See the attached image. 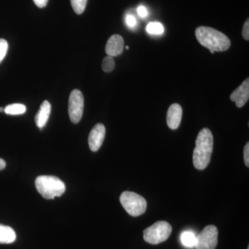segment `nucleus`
<instances>
[{"mask_svg": "<svg viewBox=\"0 0 249 249\" xmlns=\"http://www.w3.org/2000/svg\"><path fill=\"white\" fill-rule=\"evenodd\" d=\"M124 40L120 35H113L109 37L106 47V52L111 57L118 56L124 52Z\"/></svg>", "mask_w": 249, "mask_h": 249, "instance_id": "nucleus-10", "label": "nucleus"}, {"mask_svg": "<svg viewBox=\"0 0 249 249\" xmlns=\"http://www.w3.org/2000/svg\"><path fill=\"white\" fill-rule=\"evenodd\" d=\"M106 129L104 124H96L91 129L88 139L90 150L93 152H96L99 150L102 145L106 137Z\"/></svg>", "mask_w": 249, "mask_h": 249, "instance_id": "nucleus-8", "label": "nucleus"}, {"mask_svg": "<svg viewBox=\"0 0 249 249\" xmlns=\"http://www.w3.org/2000/svg\"><path fill=\"white\" fill-rule=\"evenodd\" d=\"M182 107L178 103L171 105L167 113V124L172 129H178L182 118Z\"/></svg>", "mask_w": 249, "mask_h": 249, "instance_id": "nucleus-11", "label": "nucleus"}, {"mask_svg": "<svg viewBox=\"0 0 249 249\" xmlns=\"http://www.w3.org/2000/svg\"><path fill=\"white\" fill-rule=\"evenodd\" d=\"M129 49V47L128 46H127V47H126V49Z\"/></svg>", "mask_w": 249, "mask_h": 249, "instance_id": "nucleus-27", "label": "nucleus"}, {"mask_svg": "<svg viewBox=\"0 0 249 249\" xmlns=\"http://www.w3.org/2000/svg\"><path fill=\"white\" fill-rule=\"evenodd\" d=\"M137 12H138V14L140 17L145 18L147 16V10L145 6H139L138 9H137Z\"/></svg>", "mask_w": 249, "mask_h": 249, "instance_id": "nucleus-23", "label": "nucleus"}, {"mask_svg": "<svg viewBox=\"0 0 249 249\" xmlns=\"http://www.w3.org/2000/svg\"><path fill=\"white\" fill-rule=\"evenodd\" d=\"M121 204L132 217H138L145 213L147 201L145 198L133 192L125 191L120 196Z\"/></svg>", "mask_w": 249, "mask_h": 249, "instance_id": "nucleus-4", "label": "nucleus"}, {"mask_svg": "<svg viewBox=\"0 0 249 249\" xmlns=\"http://www.w3.org/2000/svg\"><path fill=\"white\" fill-rule=\"evenodd\" d=\"M84 110V97L78 89H74L70 93L69 100V114L73 124H78L83 117Z\"/></svg>", "mask_w": 249, "mask_h": 249, "instance_id": "nucleus-6", "label": "nucleus"}, {"mask_svg": "<svg viewBox=\"0 0 249 249\" xmlns=\"http://www.w3.org/2000/svg\"><path fill=\"white\" fill-rule=\"evenodd\" d=\"M232 102H235L237 107L245 106L249 99V78H247L243 83L232 91L230 96Z\"/></svg>", "mask_w": 249, "mask_h": 249, "instance_id": "nucleus-9", "label": "nucleus"}, {"mask_svg": "<svg viewBox=\"0 0 249 249\" xmlns=\"http://www.w3.org/2000/svg\"><path fill=\"white\" fill-rule=\"evenodd\" d=\"M218 243V230L213 225L207 226L196 236V249H215Z\"/></svg>", "mask_w": 249, "mask_h": 249, "instance_id": "nucleus-7", "label": "nucleus"}, {"mask_svg": "<svg viewBox=\"0 0 249 249\" xmlns=\"http://www.w3.org/2000/svg\"><path fill=\"white\" fill-rule=\"evenodd\" d=\"M37 191L45 199H53L62 196L66 190L65 183L54 176H39L36 179Z\"/></svg>", "mask_w": 249, "mask_h": 249, "instance_id": "nucleus-3", "label": "nucleus"}, {"mask_svg": "<svg viewBox=\"0 0 249 249\" xmlns=\"http://www.w3.org/2000/svg\"><path fill=\"white\" fill-rule=\"evenodd\" d=\"M242 36L245 40L248 41L249 40V19L245 22L242 29Z\"/></svg>", "mask_w": 249, "mask_h": 249, "instance_id": "nucleus-20", "label": "nucleus"}, {"mask_svg": "<svg viewBox=\"0 0 249 249\" xmlns=\"http://www.w3.org/2000/svg\"><path fill=\"white\" fill-rule=\"evenodd\" d=\"M115 67V62H114L113 57L107 55L106 58H104L102 62V69L103 71L108 73L112 71Z\"/></svg>", "mask_w": 249, "mask_h": 249, "instance_id": "nucleus-18", "label": "nucleus"}, {"mask_svg": "<svg viewBox=\"0 0 249 249\" xmlns=\"http://www.w3.org/2000/svg\"><path fill=\"white\" fill-rule=\"evenodd\" d=\"M4 108L0 107V111H4Z\"/></svg>", "mask_w": 249, "mask_h": 249, "instance_id": "nucleus-26", "label": "nucleus"}, {"mask_svg": "<svg viewBox=\"0 0 249 249\" xmlns=\"http://www.w3.org/2000/svg\"><path fill=\"white\" fill-rule=\"evenodd\" d=\"M244 160H245V165L249 167V142H247L245 148H244Z\"/></svg>", "mask_w": 249, "mask_h": 249, "instance_id": "nucleus-22", "label": "nucleus"}, {"mask_svg": "<svg viewBox=\"0 0 249 249\" xmlns=\"http://www.w3.org/2000/svg\"><path fill=\"white\" fill-rule=\"evenodd\" d=\"M88 0H71V4L73 11L76 14L80 15L84 12Z\"/></svg>", "mask_w": 249, "mask_h": 249, "instance_id": "nucleus-17", "label": "nucleus"}, {"mask_svg": "<svg viewBox=\"0 0 249 249\" xmlns=\"http://www.w3.org/2000/svg\"><path fill=\"white\" fill-rule=\"evenodd\" d=\"M146 31L152 35H160L164 32V27L160 22H150L147 25Z\"/></svg>", "mask_w": 249, "mask_h": 249, "instance_id": "nucleus-16", "label": "nucleus"}, {"mask_svg": "<svg viewBox=\"0 0 249 249\" xmlns=\"http://www.w3.org/2000/svg\"><path fill=\"white\" fill-rule=\"evenodd\" d=\"M126 23L129 27H135L137 24V19L132 15H127L125 18Z\"/></svg>", "mask_w": 249, "mask_h": 249, "instance_id": "nucleus-21", "label": "nucleus"}, {"mask_svg": "<svg viewBox=\"0 0 249 249\" xmlns=\"http://www.w3.org/2000/svg\"><path fill=\"white\" fill-rule=\"evenodd\" d=\"M6 163L4 160L0 158V170L4 169L6 168Z\"/></svg>", "mask_w": 249, "mask_h": 249, "instance_id": "nucleus-25", "label": "nucleus"}, {"mask_svg": "<svg viewBox=\"0 0 249 249\" xmlns=\"http://www.w3.org/2000/svg\"><path fill=\"white\" fill-rule=\"evenodd\" d=\"M193 151V164L197 170H204L209 165L213 150V136L209 128L201 129L196 142Z\"/></svg>", "mask_w": 249, "mask_h": 249, "instance_id": "nucleus-1", "label": "nucleus"}, {"mask_svg": "<svg viewBox=\"0 0 249 249\" xmlns=\"http://www.w3.org/2000/svg\"><path fill=\"white\" fill-rule=\"evenodd\" d=\"M52 111V106L49 101H45L41 104L38 112L36 114L35 122L36 125L40 129L43 128L47 124Z\"/></svg>", "mask_w": 249, "mask_h": 249, "instance_id": "nucleus-12", "label": "nucleus"}, {"mask_svg": "<svg viewBox=\"0 0 249 249\" xmlns=\"http://www.w3.org/2000/svg\"><path fill=\"white\" fill-rule=\"evenodd\" d=\"M196 40L203 47L213 52H225L231 47V40L225 34L209 27H199L196 30Z\"/></svg>", "mask_w": 249, "mask_h": 249, "instance_id": "nucleus-2", "label": "nucleus"}, {"mask_svg": "<svg viewBox=\"0 0 249 249\" xmlns=\"http://www.w3.org/2000/svg\"><path fill=\"white\" fill-rule=\"evenodd\" d=\"M249 249V247H248V249Z\"/></svg>", "mask_w": 249, "mask_h": 249, "instance_id": "nucleus-28", "label": "nucleus"}, {"mask_svg": "<svg viewBox=\"0 0 249 249\" xmlns=\"http://www.w3.org/2000/svg\"><path fill=\"white\" fill-rule=\"evenodd\" d=\"M172 231L173 228L169 223L160 221L143 231V239L147 243L159 245L169 238Z\"/></svg>", "mask_w": 249, "mask_h": 249, "instance_id": "nucleus-5", "label": "nucleus"}, {"mask_svg": "<svg viewBox=\"0 0 249 249\" xmlns=\"http://www.w3.org/2000/svg\"><path fill=\"white\" fill-rule=\"evenodd\" d=\"M35 3L36 6L39 8H44L47 6L49 0H33Z\"/></svg>", "mask_w": 249, "mask_h": 249, "instance_id": "nucleus-24", "label": "nucleus"}, {"mask_svg": "<svg viewBox=\"0 0 249 249\" xmlns=\"http://www.w3.org/2000/svg\"><path fill=\"white\" fill-rule=\"evenodd\" d=\"M8 48H9V45L7 41L4 39H0V63L6 56Z\"/></svg>", "mask_w": 249, "mask_h": 249, "instance_id": "nucleus-19", "label": "nucleus"}, {"mask_svg": "<svg viewBox=\"0 0 249 249\" xmlns=\"http://www.w3.org/2000/svg\"><path fill=\"white\" fill-rule=\"evenodd\" d=\"M26 110H27L26 106L23 104H19V103L9 105L4 109V112L9 115H20V114H24Z\"/></svg>", "mask_w": 249, "mask_h": 249, "instance_id": "nucleus-14", "label": "nucleus"}, {"mask_svg": "<svg viewBox=\"0 0 249 249\" xmlns=\"http://www.w3.org/2000/svg\"><path fill=\"white\" fill-rule=\"evenodd\" d=\"M16 240V234L12 228L0 224V244H11Z\"/></svg>", "mask_w": 249, "mask_h": 249, "instance_id": "nucleus-13", "label": "nucleus"}, {"mask_svg": "<svg viewBox=\"0 0 249 249\" xmlns=\"http://www.w3.org/2000/svg\"><path fill=\"white\" fill-rule=\"evenodd\" d=\"M196 240V235L191 231H185L181 235V242L185 247H195Z\"/></svg>", "mask_w": 249, "mask_h": 249, "instance_id": "nucleus-15", "label": "nucleus"}]
</instances>
